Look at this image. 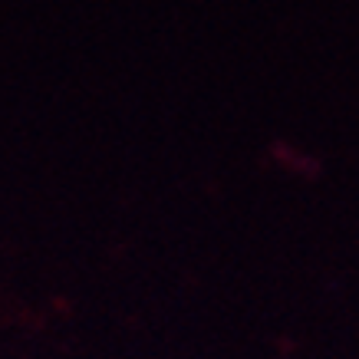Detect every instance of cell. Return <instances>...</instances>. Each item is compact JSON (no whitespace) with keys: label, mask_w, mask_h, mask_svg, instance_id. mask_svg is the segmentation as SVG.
Listing matches in <instances>:
<instances>
[]
</instances>
